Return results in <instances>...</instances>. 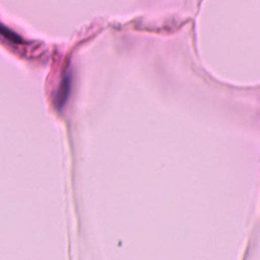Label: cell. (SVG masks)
Here are the masks:
<instances>
[{"mask_svg":"<svg viewBox=\"0 0 260 260\" xmlns=\"http://www.w3.org/2000/svg\"><path fill=\"white\" fill-rule=\"evenodd\" d=\"M71 88V76L70 74H66L63 76L62 81L60 84V89L57 91V95H56V107L58 109H62L63 106H65L66 101L69 98V93H70Z\"/></svg>","mask_w":260,"mask_h":260,"instance_id":"1","label":"cell"},{"mask_svg":"<svg viewBox=\"0 0 260 260\" xmlns=\"http://www.w3.org/2000/svg\"><path fill=\"white\" fill-rule=\"evenodd\" d=\"M0 35L4 36L5 38H8V40H10V41H14V42H20V40L18 38L17 35H14L13 32H10L9 29L4 28V25H2V24H0Z\"/></svg>","mask_w":260,"mask_h":260,"instance_id":"2","label":"cell"}]
</instances>
